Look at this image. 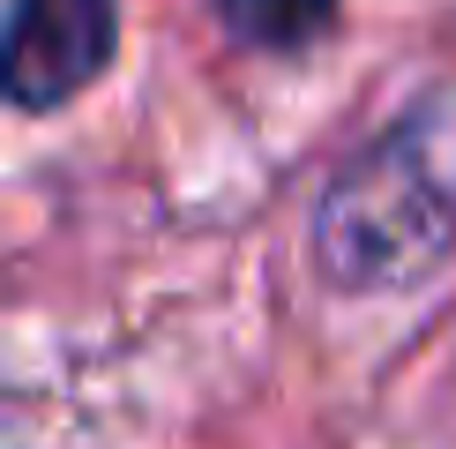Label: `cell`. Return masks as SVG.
Segmentation results:
<instances>
[{"mask_svg":"<svg viewBox=\"0 0 456 449\" xmlns=\"http://www.w3.org/2000/svg\"><path fill=\"white\" fill-rule=\"evenodd\" d=\"M456 248V112L427 105L337 165L314 210V262L345 292L411 285Z\"/></svg>","mask_w":456,"mask_h":449,"instance_id":"cell-1","label":"cell"},{"mask_svg":"<svg viewBox=\"0 0 456 449\" xmlns=\"http://www.w3.org/2000/svg\"><path fill=\"white\" fill-rule=\"evenodd\" d=\"M120 8L112 0H0V98L53 112L90 90L112 61Z\"/></svg>","mask_w":456,"mask_h":449,"instance_id":"cell-2","label":"cell"},{"mask_svg":"<svg viewBox=\"0 0 456 449\" xmlns=\"http://www.w3.org/2000/svg\"><path fill=\"white\" fill-rule=\"evenodd\" d=\"M224 23L255 45H307L322 37V23L337 15V0H217Z\"/></svg>","mask_w":456,"mask_h":449,"instance_id":"cell-3","label":"cell"}]
</instances>
